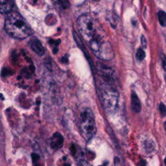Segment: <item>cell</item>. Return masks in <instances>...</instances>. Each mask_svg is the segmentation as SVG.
I'll return each instance as SVG.
<instances>
[{
  "label": "cell",
  "instance_id": "cell-20",
  "mask_svg": "<svg viewBox=\"0 0 166 166\" xmlns=\"http://www.w3.org/2000/svg\"><path fill=\"white\" fill-rule=\"evenodd\" d=\"M164 129H165V130H166V120H165V121L164 122Z\"/></svg>",
  "mask_w": 166,
  "mask_h": 166
},
{
  "label": "cell",
  "instance_id": "cell-9",
  "mask_svg": "<svg viewBox=\"0 0 166 166\" xmlns=\"http://www.w3.org/2000/svg\"><path fill=\"white\" fill-rule=\"evenodd\" d=\"M14 0H0V11L2 14H9L12 10Z\"/></svg>",
  "mask_w": 166,
  "mask_h": 166
},
{
  "label": "cell",
  "instance_id": "cell-8",
  "mask_svg": "<svg viewBox=\"0 0 166 166\" xmlns=\"http://www.w3.org/2000/svg\"><path fill=\"white\" fill-rule=\"evenodd\" d=\"M64 144V138L61 134L59 132H56L53 134L51 139L50 145L54 150H58L63 146Z\"/></svg>",
  "mask_w": 166,
  "mask_h": 166
},
{
  "label": "cell",
  "instance_id": "cell-18",
  "mask_svg": "<svg viewBox=\"0 0 166 166\" xmlns=\"http://www.w3.org/2000/svg\"><path fill=\"white\" fill-rule=\"evenodd\" d=\"M141 43L142 46H143L144 48H146L147 47V41H146V39L144 35H142L141 36Z\"/></svg>",
  "mask_w": 166,
  "mask_h": 166
},
{
  "label": "cell",
  "instance_id": "cell-14",
  "mask_svg": "<svg viewBox=\"0 0 166 166\" xmlns=\"http://www.w3.org/2000/svg\"><path fill=\"white\" fill-rule=\"evenodd\" d=\"M154 148V142L151 141H149L146 142L145 143V149L146 150V151L148 153H151Z\"/></svg>",
  "mask_w": 166,
  "mask_h": 166
},
{
  "label": "cell",
  "instance_id": "cell-10",
  "mask_svg": "<svg viewBox=\"0 0 166 166\" xmlns=\"http://www.w3.org/2000/svg\"><path fill=\"white\" fill-rule=\"evenodd\" d=\"M131 107L132 111L135 113H139L141 110L140 101L134 92H132L131 94Z\"/></svg>",
  "mask_w": 166,
  "mask_h": 166
},
{
  "label": "cell",
  "instance_id": "cell-22",
  "mask_svg": "<svg viewBox=\"0 0 166 166\" xmlns=\"http://www.w3.org/2000/svg\"><path fill=\"white\" fill-rule=\"evenodd\" d=\"M93 1H96V2H97V1H99V0H93Z\"/></svg>",
  "mask_w": 166,
  "mask_h": 166
},
{
  "label": "cell",
  "instance_id": "cell-17",
  "mask_svg": "<svg viewBox=\"0 0 166 166\" xmlns=\"http://www.w3.org/2000/svg\"><path fill=\"white\" fill-rule=\"evenodd\" d=\"M162 67L166 72V57H165L164 54L162 55Z\"/></svg>",
  "mask_w": 166,
  "mask_h": 166
},
{
  "label": "cell",
  "instance_id": "cell-11",
  "mask_svg": "<svg viewBox=\"0 0 166 166\" xmlns=\"http://www.w3.org/2000/svg\"><path fill=\"white\" fill-rule=\"evenodd\" d=\"M53 2L59 7H60L62 9H66L70 5L68 0H53Z\"/></svg>",
  "mask_w": 166,
  "mask_h": 166
},
{
  "label": "cell",
  "instance_id": "cell-1",
  "mask_svg": "<svg viewBox=\"0 0 166 166\" xmlns=\"http://www.w3.org/2000/svg\"><path fill=\"white\" fill-rule=\"evenodd\" d=\"M4 27L6 33L9 36L21 40L28 38L33 33L27 21L22 16L16 12L7 14Z\"/></svg>",
  "mask_w": 166,
  "mask_h": 166
},
{
  "label": "cell",
  "instance_id": "cell-2",
  "mask_svg": "<svg viewBox=\"0 0 166 166\" xmlns=\"http://www.w3.org/2000/svg\"><path fill=\"white\" fill-rule=\"evenodd\" d=\"M99 99L102 108L107 114L116 112L119 101V93L113 86L105 83L99 86Z\"/></svg>",
  "mask_w": 166,
  "mask_h": 166
},
{
  "label": "cell",
  "instance_id": "cell-12",
  "mask_svg": "<svg viewBox=\"0 0 166 166\" xmlns=\"http://www.w3.org/2000/svg\"><path fill=\"white\" fill-rule=\"evenodd\" d=\"M158 17H159V20L160 25L162 27L166 26V13L163 11H160L158 12Z\"/></svg>",
  "mask_w": 166,
  "mask_h": 166
},
{
  "label": "cell",
  "instance_id": "cell-4",
  "mask_svg": "<svg viewBox=\"0 0 166 166\" xmlns=\"http://www.w3.org/2000/svg\"><path fill=\"white\" fill-rule=\"evenodd\" d=\"M77 27L84 38L89 42L95 38L101 37L98 35L96 21L88 14H83L78 17Z\"/></svg>",
  "mask_w": 166,
  "mask_h": 166
},
{
  "label": "cell",
  "instance_id": "cell-13",
  "mask_svg": "<svg viewBox=\"0 0 166 166\" xmlns=\"http://www.w3.org/2000/svg\"><path fill=\"white\" fill-rule=\"evenodd\" d=\"M74 39H75V42H76L77 45H78V47H79L80 48H81L83 51H84L86 53V55L88 54V53H87L86 52V50H85L86 48L84 47V45L83 44L82 40H81V38H80L79 36L78 35V34L76 33V31H74Z\"/></svg>",
  "mask_w": 166,
  "mask_h": 166
},
{
  "label": "cell",
  "instance_id": "cell-15",
  "mask_svg": "<svg viewBox=\"0 0 166 166\" xmlns=\"http://www.w3.org/2000/svg\"><path fill=\"white\" fill-rule=\"evenodd\" d=\"M136 59L138 60L141 61V60H143L145 57V53L143 50L139 48L136 52Z\"/></svg>",
  "mask_w": 166,
  "mask_h": 166
},
{
  "label": "cell",
  "instance_id": "cell-3",
  "mask_svg": "<svg viewBox=\"0 0 166 166\" xmlns=\"http://www.w3.org/2000/svg\"><path fill=\"white\" fill-rule=\"evenodd\" d=\"M79 129L83 138L86 141H90L96 134V124L94 114L91 109H85L81 114Z\"/></svg>",
  "mask_w": 166,
  "mask_h": 166
},
{
  "label": "cell",
  "instance_id": "cell-21",
  "mask_svg": "<svg viewBox=\"0 0 166 166\" xmlns=\"http://www.w3.org/2000/svg\"><path fill=\"white\" fill-rule=\"evenodd\" d=\"M164 164H165V165L166 166V157L165 158V159H164Z\"/></svg>",
  "mask_w": 166,
  "mask_h": 166
},
{
  "label": "cell",
  "instance_id": "cell-7",
  "mask_svg": "<svg viewBox=\"0 0 166 166\" xmlns=\"http://www.w3.org/2000/svg\"><path fill=\"white\" fill-rule=\"evenodd\" d=\"M29 44L31 49L33 50L35 53L38 55L39 56H42V55H44L45 52L44 47L42 45L40 41L38 40L37 38H34L31 39L29 42Z\"/></svg>",
  "mask_w": 166,
  "mask_h": 166
},
{
  "label": "cell",
  "instance_id": "cell-6",
  "mask_svg": "<svg viewBox=\"0 0 166 166\" xmlns=\"http://www.w3.org/2000/svg\"><path fill=\"white\" fill-rule=\"evenodd\" d=\"M99 64V66H98V70L100 76L103 78L104 80H105V81L109 82V83L112 82L114 77H113V72L112 71V69H110L109 68L106 67L101 64Z\"/></svg>",
  "mask_w": 166,
  "mask_h": 166
},
{
  "label": "cell",
  "instance_id": "cell-5",
  "mask_svg": "<svg viewBox=\"0 0 166 166\" xmlns=\"http://www.w3.org/2000/svg\"><path fill=\"white\" fill-rule=\"evenodd\" d=\"M89 45L94 55L99 59L110 60L114 57V51L112 46L101 37L95 38L90 41Z\"/></svg>",
  "mask_w": 166,
  "mask_h": 166
},
{
  "label": "cell",
  "instance_id": "cell-19",
  "mask_svg": "<svg viewBox=\"0 0 166 166\" xmlns=\"http://www.w3.org/2000/svg\"><path fill=\"white\" fill-rule=\"evenodd\" d=\"M145 165H146V162L145 160H141L138 166H145Z\"/></svg>",
  "mask_w": 166,
  "mask_h": 166
},
{
  "label": "cell",
  "instance_id": "cell-16",
  "mask_svg": "<svg viewBox=\"0 0 166 166\" xmlns=\"http://www.w3.org/2000/svg\"><path fill=\"white\" fill-rule=\"evenodd\" d=\"M159 110L162 116H165L166 115V105L163 102H160L159 105Z\"/></svg>",
  "mask_w": 166,
  "mask_h": 166
}]
</instances>
